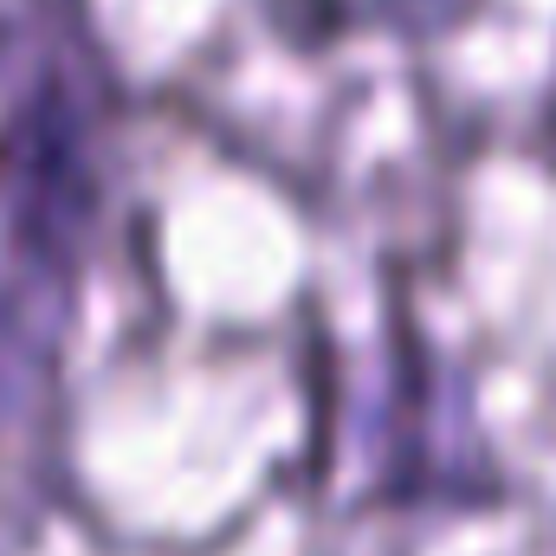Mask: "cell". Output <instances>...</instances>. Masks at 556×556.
<instances>
[]
</instances>
